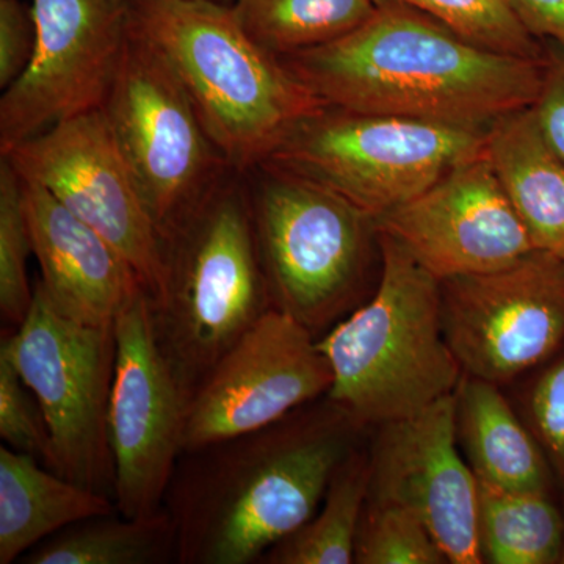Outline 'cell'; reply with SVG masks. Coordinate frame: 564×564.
Here are the masks:
<instances>
[{"label":"cell","instance_id":"1","mask_svg":"<svg viewBox=\"0 0 564 564\" xmlns=\"http://www.w3.org/2000/svg\"><path fill=\"white\" fill-rule=\"evenodd\" d=\"M364 433L328 397L256 432L184 452L165 505L180 564H251L306 524Z\"/></svg>","mask_w":564,"mask_h":564},{"label":"cell","instance_id":"2","mask_svg":"<svg viewBox=\"0 0 564 564\" xmlns=\"http://www.w3.org/2000/svg\"><path fill=\"white\" fill-rule=\"evenodd\" d=\"M281 62L326 107L489 129L533 106L545 61L488 50L413 7L381 0L355 31Z\"/></svg>","mask_w":564,"mask_h":564},{"label":"cell","instance_id":"3","mask_svg":"<svg viewBox=\"0 0 564 564\" xmlns=\"http://www.w3.org/2000/svg\"><path fill=\"white\" fill-rule=\"evenodd\" d=\"M131 28L174 76L215 147L245 174L326 107L220 0H131Z\"/></svg>","mask_w":564,"mask_h":564},{"label":"cell","instance_id":"4","mask_svg":"<svg viewBox=\"0 0 564 564\" xmlns=\"http://www.w3.org/2000/svg\"><path fill=\"white\" fill-rule=\"evenodd\" d=\"M378 234L381 273L372 295L318 339L333 372L326 397L367 432L421 413L463 378L445 339L441 281Z\"/></svg>","mask_w":564,"mask_h":564},{"label":"cell","instance_id":"5","mask_svg":"<svg viewBox=\"0 0 564 564\" xmlns=\"http://www.w3.org/2000/svg\"><path fill=\"white\" fill-rule=\"evenodd\" d=\"M163 280L150 299L155 339L191 397L272 307L243 174L218 191L162 242Z\"/></svg>","mask_w":564,"mask_h":564},{"label":"cell","instance_id":"6","mask_svg":"<svg viewBox=\"0 0 564 564\" xmlns=\"http://www.w3.org/2000/svg\"><path fill=\"white\" fill-rule=\"evenodd\" d=\"M243 176L270 303L321 339L367 300L377 218L273 163Z\"/></svg>","mask_w":564,"mask_h":564},{"label":"cell","instance_id":"7","mask_svg":"<svg viewBox=\"0 0 564 564\" xmlns=\"http://www.w3.org/2000/svg\"><path fill=\"white\" fill-rule=\"evenodd\" d=\"M486 135L488 129L323 107L267 162L326 185L378 218L481 154Z\"/></svg>","mask_w":564,"mask_h":564},{"label":"cell","instance_id":"8","mask_svg":"<svg viewBox=\"0 0 564 564\" xmlns=\"http://www.w3.org/2000/svg\"><path fill=\"white\" fill-rule=\"evenodd\" d=\"M28 317L3 332L18 372L39 400L50 430L47 469L113 500L109 434L117 361L115 323L74 321L52 304L36 278Z\"/></svg>","mask_w":564,"mask_h":564},{"label":"cell","instance_id":"9","mask_svg":"<svg viewBox=\"0 0 564 564\" xmlns=\"http://www.w3.org/2000/svg\"><path fill=\"white\" fill-rule=\"evenodd\" d=\"M101 110L162 242L236 173L169 63L132 28Z\"/></svg>","mask_w":564,"mask_h":564},{"label":"cell","instance_id":"10","mask_svg":"<svg viewBox=\"0 0 564 564\" xmlns=\"http://www.w3.org/2000/svg\"><path fill=\"white\" fill-rule=\"evenodd\" d=\"M441 314L463 373L508 388L564 345V259L532 250L497 272L441 281Z\"/></svg>","mask_w":564,"mask_h":564},{"label":"cell","instance_id":"11","mask_svg":"<svg viewBox=\"0 0 564 564\" xmlns=\"http://www.w3.org/2000/svg\"><path fill=\"white\" fill-rule=\"evenodd\" d=\"M36 41L0 99V152L101 109L131 35V0H32Z\"/></svg>","mask_w":564,"mask_h":564},{"label":"cell","instance_id":"12","mask_svg":"<svg viewBox=\"0 0 564 564\" xmlns=\"http://www.w3.org/2000/svg\"><path fill=\"white\" fill-rule=\"evenodd\" d=\"M22 180L36 182L128 259L148 296L163 280L158 228L101 109L0 152Z\"/></svg>","mask_w":564,"mask_h":564},{"label":"cell","instance_id":"13","mask_svg":"<svg viewBox=\"0 0 564 564\" xmlns=\"http://www.w3.org/2000/svg\"><path fill=\"white\" fill-rule=\"evenodd\" d=\"M117 361L109 434L118 513L162 510L181 455L191 397L155 339L150 296L141 292L115 321Z\"/></svg>","mask_w":564,"mask_h":564},{"label":"cell","instance_id":"14","mask_svg":"<svg viewBox=\"0 0 564 564\" xmlns=\"http://www.w3.org/2000/svg\"><path fill=\"white\" fill-rule=\"evenodd\" d=\"M332 384L317 337L270 307L193 393L184 452L272 425L326 397Z\"/></svg>","mask_w":564,"mask_h":564},{"label":"cell","instance_id":"15","mask_svg":"<svg viewBox=\"0 0 564 564\" xmlns=\"http://www.w3.org/2000/svg\"><path fill=\"white\" fill-rule=\"evenodd\" d=\"M367 500L417 516L452 564H481L478 481L456 440L455 395L373 429Z\"/></svg>","mask_w":564,"mask_h":564},{"label":"cell","instance_id":"16","mask_svg":"<svg viewBox=\"0 0 564 564\" xmlns=\"http://www.w3.org/2000/svg\"><path fill=\"white\" fill-rule=\"evenodd\" d=\"M436 280L497 272L534 250L486 152L377 218Z\"/></svg>","mask_w":564,"mask_h":564},{"label":"cell","instance_id":"17","mask_svg":"<svg viewBox=\"0 0 564 564\" xmlns=\"http://www.w3.org/2000/svg\"><path fill=\"white\" fill-rule=\"evenodd\" d=\"M22 185L39 281L52 304L74 321L111 325L139 293L147 292L139 274L106 237L46 188L25 180Z\"/></svg>","mask_w":564,"mask_h":564},{"label":"cell","instance_id":"18","mask_svg":"<svg viewBox=\"0 0 564 564\" xmlns=\"http://www.w3.org/2000/svg\"><path fill=\"white\" fill-rule=\"evenodd\" d=\"M454 395L456 440L477 481L552 496L551 464L503 388L463 373Z\"/></svg>","mask_w":564,"mask_h":564},{"label":"cell","instance_id":"19","mask_svg":"<svg viewBox=\"0 0 564 564\" xmlns=\"http://www.w3.org/2000/svg\"><path fill=\"white\" fill-rule=\"evenodd\" d=\"M485 152L534 250L564 259V159L544 139L532 106L494 121Z\"/></svg>","mask_w":564,"mask_h":564},{"label":"cell","instance_id":"20","mask_svg":"<svg viewBox=\"0 0 564 564\" xmlns=\"http://www.w3.org/2000/svg\"><path fill=\"white\" fill-rule=\"evenodd\" d=\"M115 511L109 497L66 480L35 456L0 447V564L20 562L66 527Z\"/></svg>","mask_w":564,"mask_h":564},{"label":"cell","instance_id":"21","mask_svg":"<svg viewBox=\"0 0 564 564\" xmlns=\"http://www.w3.org/2000/svg\"><path fill=\"white\" fill-rule=\"evenodd\" d=\"M25 564L177 563V530L162 510L139 518L115 511L93 516L52 534L22 556Z\"/></svg>","mask_w":564,"mask_h":564},{"label":"cell","instance_id":"22","mask_svg":"<svg viewBox=\"0 0 564 564\" xmlns=\"http://www.w3.org/2000/svg\"><path fill=\"white\" fill-rule=\"evenodd\" d=\"M478 543L489 564H562L564 511L551 494L478 481Z\"/></svg>","mask_w":564,"mask_h":564},{"label":"cell","instance_id":"23","mask_svg":"<svg viewBox=\"0 0 564 564\" xmlns=\"http://www.w3.org/2000/svg\"><path fill=\"white\" fill-rule=\"evenodd\" d=\"M370 486L369 448L359 445L334 474L321 507L296 532L273 545L263 564L355 563Z\"/></svg>","mask_w":564,"mask_h":564},{"label":"cell","instance_id":"24","mask_svg":"<svg viewBox=\"0 0 564 564\" xmlns=\"http://www.w3.org/2000/svg\"><path fill=\"white\" fill-rule=\"evenodd\" d=\"M240 24L276 57L314 50L372 17L375 0H234Z\"/></svg>","mask_w":564,"mask_h":564},{"label":"cell","instance_id":"25","mask_svg":"<svg viewBox=\"0 0 564 564\" xmlns=\"http://www.w3.org/2000/svg\"><path fill=\"white\" fill-rule=\"evenodd\" d=\"M33 254L25 214L24 185L6 158L0 161V314L3 325L18 329L28 317L35 285L29 280Z\"/></svg>","mask_w":564,"mask_h":564},{"label":"cell","instance_id":"26","mask_svg":"<svg viewBox=\"0 0 564 564\" xmlns=\"http://www.w3.org/2000/svg\"><path fill=\"white\" fill-rule=\"evenodd\" d=\"M381 2V0H375ZM444 22L488 50L545 61L543 47L514 17L505 0H392Z\"/></svg>","mask_w":564,"mask_h":564},{"label":"cell","instance_id":"27","mask_svg":"<svg viewBox=\"0 0 564 564\" xmlns=\"http://www.w3.org/2000/svg\"><path fill=\"white\" fill-rule=\"evenodd\" d=\"M355 563L445 564L448 558L417 516L397 505L367 500Z\"/></svg>","mask_w":564,"mask_h":564},{"label":"cell","instance_id":"28","mask_svg":"<svg viewBox=\"0 0 564 564\" xmlns=\"http://www.w3.org/2000/svg\"><path fill=\"white\" fill-rule=\"evenodd\" d=\"M511 388L510 400L543 448L564 502V345Z\"/></svg>","mask_w":564,"mask_h":564},{"label":"cell","instance_id":"29","mask_svg":"<svg viewBox=\"0 0 564 564\" xmlns=\"http://www.w3.org/2000/svg\"><path fill=\"white\" fill-rule=\"evenodd\" d=\"M0 437L7 447L35 456L46 466L50 430L35 393L22 380L9 350L0 344Z\"/></svg>","mask_w":564,"mask_h":564},{"label":"cell","instance_id":"30","mask_svg":"<svg viewBox=\"0 0 564 564\" xmlns=\"http://www.w3.org/2000/svg\"><path fill=\"white\" fill-rule=\"evenodd\" d=\"M32 7L21 0H0V88L6 90L28 68L35 50Z\"/></svg>","mask_w":564,"mask_h":564},{"label":"cell","instance_id":"31","mask_svg":"<svg viewBox=\"0 0 564 564\" xmlns=\"http://www.w3.org/2000/svg\"><path fill=\"white\" fill-rule=\"evenodd\" d=\"M532 109L544 139L564 159V50L545 55L543 82Z\"/></svg>","mask_w":564,"mask_h":564},{"label":"cell","instance_id":"32","mask_svg":"<svg viewBox=\"0 0 564 564\" xmlns=\"http://www.w3.org/2000/svg\"><path fill=\"white\" fill-rule=\"evenodd\" d=\"M536 40L554 41L564 50V0H505Z\"/></svg>","mask_w":564,"mask_h":564},{"label":"cell","instance_id":"33","mask_svg":"<svg viewBox=\"0 0 564 564\" xmlns=\"http://www.w3.org/2000/svg\"><path fill=\"white\" fill-rule=\"evenodd\" d=\"M563 511H564V502H563ZM562 564H564V549H563Z\"/></svg>","mask_w":564,"mask_h":564},{"label":"cell","instance_id":"34","mask_svg":"<svg viewBox=\"0 0 564 564\" xmlns=\"http://www.w3.org/2000/svg\"><path fill=\"white\" fill-rule=\"evenodd\" d=\"M220 2H234V0H220Z\"/></svg>","mask_w":564,"mask_h":564}]
</instances>
